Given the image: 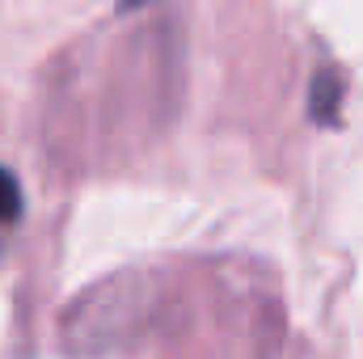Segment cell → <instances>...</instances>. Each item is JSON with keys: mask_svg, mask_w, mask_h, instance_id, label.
Masks as SVG:
<instances>
[{"mask_svg": "<svg viewBox=\"0 0 363 359\" xmlns=\"http://www.w3.org/2000/svg\"><path fill=\"white\" fill-rule=\"evenodd\" d=\"M338 101H342V85L338 72H317L313 77V93H308V118L313 123H334L338 118Z\"/></svg>", "mask_w": 363, "mask_h": 359, "instance_id": "cell-1", "label": "cell"}, {"mask_svg": "<svg viewBox=\"0 0 363 359\" xmlns=\"http://www.w3.org/2000/svg\"><path fill=\"white\" fill-rule=\"evenodd\" d=\"M21 216V186L9 170H0V224Z\"/></svg>", "mask_w": 363, "mask_h": 359, "instance_id": "cell-2", "label": "cell"}]
</instances>
